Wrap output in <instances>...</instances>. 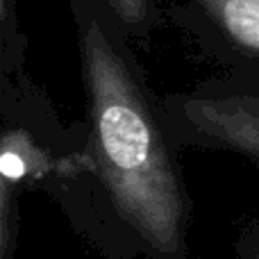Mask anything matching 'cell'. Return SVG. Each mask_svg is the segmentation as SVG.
Here are the masks:
<instances>
[{"instance_id": "cell-1", "label": "cell", "mask_w": 259, "mask_h": 259, "mask_svg": "<svg viewBox=\"0 0 259 259\" xmlns=\"http://www.w3.org/2000/svg\"><path fill=\"white\" fill-rule=\"evenodd\" d=\"M84 89L80 193L64 216L105 259H189L193 200L164 103L107 0H66Z\"/></svg>"}, {"instance_id": "cell-2", "label": "cell", "mask_w": 259, "mask_h": 259, "mask_svg": "<svg viewBox=\"0 0 259 259\" xmlns=\"http://www.w3.org/2000/svg\"><path fill=\"white\" fill-rule=\"evenodd\" d=\"M0 259H14L23 193L48 189L84 148V125H62L25 68L0 73Z\"/></svg>"}, {"instance_id": "cell-3", "label": "cell", "mask_w": 259, "mask_h": 259, "mask_svg": "<svg viewBox=\"0 0 259 259\" xmlns=\"http://www.w3.org/2000/svg\"><path fill=\"white\" fill-rule=\"evenodd\" d=\"M161 103L178 150L230 152L259 170V84L219 75Z\"/></svg>"}, {"instance_id": "cell-4", "label": "cell", "mask_w": 259, "mask_h": 259, "mask_svg": "<svg viewBox=\"0 0 259 259\" xmlns=\"http://www.w3.org/2000/svg\"><path fill=\"white\" fill-rule=\"evenodd\" d=\"M168 16L223 75L259 84V0H175Z\"/></svg>"}, {"instance_id": "cell-5", "label": "cell", "mask_w": 259, "mask_h": 259, "mask_svg": "<svg viewBox=\"0 0 259 259\" xmlns=\"http://www.w3.org/2000/svg\"><path fill=\"white\" fill-rule=\"evenodd\" d=\"M107 5L132 41H148L164 16L161 0H107Z\"/></svg>"}, {"instance_id": "cell-6", "label": "cell", "mask_w": 259, "mask_h": 259, "mask_svg": "<svg viewBox=\"0 0 259 259\" xmlns=\"http://www.w3.org/2000/svg\"><path fill=\"white\" fill-rule=\"evenodd\" d=\"M234 259H259V219L241 225L234 239Z\"/></svg>"}]
</instances>
